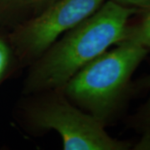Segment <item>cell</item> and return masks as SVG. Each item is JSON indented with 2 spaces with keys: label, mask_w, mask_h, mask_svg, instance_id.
<instances>
[{
  "label": "cell",
  "mask_w": 150,
  "mask_h": 150,
  "mask_svg": "<svg viewBox=\"0 0 150 150\" xmlns=\"http://www.w3.org/2000/svg\"><path fill=\"white\" fill-rule=\"evenodd\" d=\"M139 10L105 1L28 67L22 95L62 88L88 64L123 41L131 18Z\"/></svg>",
  "instance_id": "cell-1"
},
{
  "label": "cell",
  "mask_w": 150,
  "mask_h": 150,
  "mask_svg": "<svg viewBox=\"0 0 150 150\" xmlns=\"http://www.w3.org/2000/svg\"><path fill=\"white\" fill-rule=\"evenodd\" d=\"M97 57L62 89L71 102L105 126L122 112L133 93L132 79L149 50L123 40Z\"/></svg>",
  "instance_id": "cell-2"
},
{
  "label": "cell",
  "mask_w": 150,
  "mask_h": 150,
  "mask_svg": "<svg viewBox=\"0 0 150 150\" xmlns=\"http://www.w3.org/2000/svg\"><path fill=\"white\" fill-rule=\"evenodd\" d=\"M16 122L33 135L55 131L64 150H127L132 144L110 136L106 126L71 102L62 88L23 95Z\"/></svg>",
  "instance_id": "cell-3"
},
{
  "label": "cell",
  "mask_w": 150,
  "mask_h": 150,
  "mask_svg": "<svg viewBox=\"0 0 150 150\" xmlns=\"http://www.w3.org/2000/svg\"><path fill=\"white\" fill-rule=\"evenodd\" d=\"M105 0H56L9 30L22 68L35 62L59 38L96 12Z\"/></svg>",
  "instance_id": "cell-4"
},
{
  "label": "cell",
  "mask_w": 150,
  "mask_h": 150,
  "mask_svg": "<svg viewBox=\"0 0 150 150\" xmlns=\"http://www.w3.org/2000/svg\"><path fill=\"white\" fill-rule=\"evenodd\" d=\"M21 69L23 68L11 41L9 30L0 28V88Z\"/></svg>",
  "instance_id": "cell-5"
},
{
  "label": "cell",
  "mask_w": 150,
  "mask_h": 150,
  "mask_svg": "<svg viewBox=\"0 0 150 150\" xmlns=\"http://www.w3.org/2000/svg\"><path fill=\"white\" fill-rule=\"evenodd\" d=\"M146 83L150 89V76L146 79ZM128 126L140 136L134 149L150 150V93L146 101L128 118Z\"/></svg>",
  "instance_id": "cell-6"
},
{
  "label": "cell",
  "mask_w": 150,
  "mask_h": 150,
  "mask_svg": "<svg viewBox=\"0 0 150 150\" xmlns=\"http://www.w3.org/2000/svg\"><path fill=\"white\" fill-rule=\"evenodd\" d=\"M30 16L28 0H0V28L11 30Z\"/></svg>",
  "instance_id": "cell-7"
},
{
  "label": "cell",
  "mask_w": 150,
  "mask_h": 150,
  "mask_svg": "<svg viewBox=\"0 0 150 150\" xmlns=\"http://www.w3.org/2000/svg\"><path fill=\"white\" fill-rule=\"evenodd\" d=\"M139 20L129 23L123 40L138 43L150 51V8L139 9Z\"/></svg>",
  "instance_id": "cell-8"
},
{
  "label": "cell",
  "mask_w": 150,
  "mask_h": 150,
  "mask_svg": "<svg viewBox=\"0 0 150 150\" xmlns=\"http://www.w3.org/2000/svg\"><path fill=\"white\" fill-rule=\"evenodd\" d=\"M55 1L56 0H28V6L31 16L40 13Z\"/></svg>",
  "instance_id": "cell-9"
},
{
  "label": "cell",
  "mask_w": 150,
  "mask_h": 150,
  "mask_svg": "<svg viewBox=\"0 0 150 150\" xmlns=\"http://www.w3.org/2000/svg\"><path fill=\"white\" fill-rule=\"evenodd\" d=\"M112 1L123 6L135 8L138 9H143L150 4V0H112Z\"/></svg>",
  "instance_id": "cell-10"
},
{
  "label": "cell",
  "mask_w": 150,
  "mask_h": 150,
  "mask_svg": "<svg viewBox=\"0 0 150 150\" xmlns=\"http://www.w3.org/2000/svg\"><path fill=\"white\" fill-rule=\"evenodd\" d=\"M150 8V4H149V5L147 6L146 8H143V9H149Z\"/></svg>",
  "instance_id": "cell-11"
}]
</instances>
